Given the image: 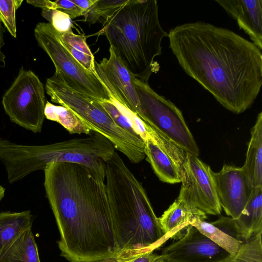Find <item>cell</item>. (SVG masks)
Returning <instances> with one entry per match:
<instances>
[{"instance_id": "836d02e7", "label": "cell", "mask_w": 262, "mask_h": 262, "mask_svg": "<svg viewBox=\"0 0 262 262\" xmlns=\"http://www.w3.org/2000/svg\"><path fill=\"white\" fill-rule=\"evenodd\" d=\"M164 262H167V261H164Z\"/></svg>"}, {"instance_id": "484cf974", "label": "cell", "mask_w": 262, "mask_h": 262, "mask_svg": "<svg viewBox=\"0 0 262 262\" xmlns=\"http://www.w3.org/2000/svg\"><path fill=\"white\" fill-rule=\"evenodd\" d=\"M99 101L118 126L128 133L140 137L130 121L119 110L110 98L107 100Z\"/></svg>"}, {"instance_id": "7c38bea8", "label": "cell", "mask_w": 262, "mask_h": 262, "mask_svg": "<svg viewBox=\"0 0 262 262\" xmlns=\"http://www.w3.org/2000/svg\"><path fill=\"white\" fill-rule=\"evenodd\" d=\"M108 58L95 62L96 72L109 95L140 115V103L136 92L135 77L110 47Z\"/></svg>"}, {"instance_id": "5bb4252c", "label": "cell", "mask_w": 262, "mask_h": 262, "mask_svg": "<svg viewBox=\"0 0 262 262\" xmlns=\"http://www.w3.org/2000/svg\"><path fill=\"white\" fill-rule=\"evenodd\" d=\"M234 19L252 42L262 49V1L216 0L215 1Z\"/></svg>"}, {"instance_id": "f546056e", "label": "cell", "mask_w": 262, "mask_h": 262, "mask_svg": "<svg viewBox=\"0 0 262 262\" xmlns=\"http://www.w3.org/2000/svg\"><path fill=\"white\" fill-rule=\"evenodd\" d=\"M26 2L36 7H39L42 10H56L54 1L48 0H27Z\"/></svg>"}, {"instance_id": "6da1fadb", "label": "cell", "mask_w": 262, "mask_h": 262, "mask_svg": "<svg viewBox=\"0 0 262 262\" xmlns=\"http://www.w3.org/2000/svg\"><path fill=\"white\" fill-rule=\"evenodd\" d=\"M184 71L223 107L239 114L255 102L262 85V54L234 32L202 21L179 25L168 36Z\"/></svg>"}, {"instance_id": "e0dca14e", "label": "cell", "mask_w": 262, "mask_h": 262, "mask_svg": "<svg viewBox=\"0 0 262 262\" xmlns=\"http://www.w3.org/2000/svg\"><path fill=\"white\" fill-rule=\"evenodd\" d=\"M33 221L30 210L0 212V256L21 233L32 228Z\"/></svg>"}, {"instance_id": "ac0fdd59", "label": "cell", "mask_w": 262, "mask_h": 262, "mask_svg": "<svg viewBox=\"0 0 262 262\" xmlns=\"http://www.w3.org/2000/svg\"><path fill=\"white\" fill-rule=\"evenodd\" d=\"M144 144L146 160L160 180L169 184L181 183L179 172L169 156L151 140Z\"/></svg>"}, {"instance_id": "2e32d148", "label": "cell", "mask_w": 262, "mask_h": 262, "mask_svg": "<svg viewBox=\"0 0 262 262\" xmlns=\"http://www.w3.org/2000/svg\"><path fill=\"white\" fill-rule=\"evenodd\" d=\"M253 188L262 186V112L251 130L246 160L243 166Z\"/></svg>"}, {"instance_id": "4dcf8cb0", "label": "cell", "mask_w": 262, "mask_h": 262, "mask_svg": "<svg viewBox=\"0 0 262 262\" xmlns=\"http://www.w3.org/2000/svg\"><path fill=\"white\" fill-rule=\"evenodd\" d=\"M77 6H78L82 12L83 16L89 10L91 6L96 2L97 0H72Z\"/></svg>"}, {"instance_id": "4316f807", "label": "cell", "mask_w": 262, "mask_h": 262, "mask_svg": "<svg viewBox=\"0 0 262 262\" xmlns=\"http://www.w3.org/2000/svg\"><path fill=\"white\" fill-rule=\"evenodd\" d=\"M42 16L59 33L72 29V19L67 14L57 10H42Z\"/></svg>"}, {"instance_id": "277c9868", "label": "cell", "mask_w": 262, "mask_h": 262, "mask_svg": "<svg viewBox=\"0 0 262 262\" xmlns=\"http://www.w3.org/2000/svg\"><path fill=\"white\" fill-rule=\"evenodd\" d=\"M96 35H104L127 69L144 82L159 66L161 42L168 33L161 26L156 0H128L103 23Z\"/></svg>"}, {"instance_id": "d6986e66", "label": "cell", "mask_w": 262, "mask_h": 262, "mask_svg": "<svg viewBox=\"0 0 262 262\" xmlns=\"http://www.w3.org/2000/svg\"><path fill=\"white\" fill-rule=\"evenodd\" d=\"M0 262H41L32 228L21 233L0 256Z\"/></svg>"}, {"instance_id": "ba28073f", "label": "cell", "mask_w": 262, "mask_h": 262, "mask_svg": "<svg viewBox=\"0 0 262 262\" xmlns=\"http://www.w3.org/2000/svg\"><path fill=\"white\" fill-rule=\"evenodd\" d=\"M46 103L42 83L33 71L23 67L2 98L3 108L10 120L34 133L42 130Z\"/></svg>"}, {"instance_id": "d6a6232c", "label": "cell", "mask_w": 262, "mask_h": 262, "mask_svg": "<svg viewBox=\"0 0 262 262\" xmlns=\"http://www.w3.org/2000/svg\"><path fill=\"white\" fill-rule=\"evenodd\" d=\"M5 189L4 187L0 185V202L5 196Z\"/></svg>"}, {"instance_id": "f1b7e54d", "label": "cell", "mask_w": 262, "mask_h": 262, "mask_svg": "<svg viewBox=\"0 0 262 262\" xmlns=\"http://www.w3.org/2000/svg\"><path fill=\"white\" fill-rule=\"evenodd\" d=\"M166 261V257L164 254L155 253L154 251H150L140 255L128 262H164Z\"/></svg>"}, {"instance_id": "1f68e13d", "label": "cell", "mask_w": 262, "mask_h": 262, "mask_svg": "<svg viewBox=\"0 0 262 262\" xmlns=\"http://www.w3.org/2000/svg\"><path fill=\"white\" fill-rule=\"evenodd\" d=\"M4 28L0 21V67H4L5 66V56L2 51V48L4 45Z\"/></svg>"}, {"instance_id": "4fadbf2b", "label": "cell", "mask_w": 262, "mask_h": 262, "mask_svg": "<svg viewBox=\"0 0 262 262\" xmlns=\"http://www.w3.org/2000/svg\"><path fill=\"white\" fill-rule=\"evenodd\" d=\"M211 223L241 242L262 231V186L253 188L246 205L237 218L222 216Z\"/></svg>"}, {"instance_id": "30bf717a", "label": "cell", "mask_w": 262, "mask_h": 262, "mask_svg": "<svg viewBox=\"0 0 262 262\" xmlns=\"http://www.w3.org/2000/svg\"><path fill=\"white\" fill-rule=\"evenodd\" d=\"M167 262H226L230 254L190 226L186 233L162 249Z\"/></svg>"}, {"instance_id": "3957f363", "label": "cell", "mask_w": 262, "mask_h": 262, "mask_svg": "<svg viewBox=\"0 0 262 262\" xmlns=\"http://www.w3.org/2000/svg\"><path fill=\"white\" fill-rule=\"evenodd\" d=\"M105 180L117 253L99 262H127L165 243L144 188L116 151L106 163Z\"/></svg>"}, {"instance_id": "83f0119b", "label": "cell", "mask_w": 262, "mask_h": 262, "mask_svg": "<svg viewBox=\"0 0 262 262\" xmlns=\"http://www.w3.org/2000/svg\"><path fill=\"white\" fill-rule=\"evenodd\" d=\"M54 2L56 10L67 14L71 19L83 16V12L80 8L72 0H56Z\"/></svg>"}, {"instance_id": "7a4b0ae2", "label": "cell", "mask_w": 262, "mask_h": 262, "mask_svg": "<svg viewBox=\"0 0 262 262\" xmlns=\"http://www.w3.org/2000/svg\"><path fill=\"white\" fill-rule=\"evenodd\" d=\"M44 187L60 234V255L98 262L117 254L104 181L81 164L56 162L43 169Z\"/></svg>"}, {"instance_id": "603a6c76", "label": "cell", "mask_w": 262, "mask_h": 262, "mask_svg": "<svg viewBox=\"0 0 262 262\" xmlns=\"http://www.w3.org/2000/svg\"><path fill=\"white\" fill-rule=\"evenodd\" d=\"M262 231L242 243L226 262H262Z\"/></svg>"}, {"instance_id": "5b68a950", "label": "cell", "mask_w": 262, "mask_h": 262, "mask_svg": "<svg viewBox=\"0 0 262 262\" xmlns=\"http://www.w3.org/2000/svg\"><path fill=\"white\" fill-rule=\"evenodd\" d=\"M45 90L52 102L70 108L92 129L110 140L115 149L121 152L134 163L145 157V144L135 136L118 126L100 104L69 87L61 76L55 72L47 79Z\"/></svg>"}, {"instance_id": "9c48e42d", "label": "cell", "mask_w": 262, "mask_h": 262, "mask_svg": "<svg viewBox=\"0 0 262 262\" xmlns=\"http://www.w3.org/2000/svg\"><path fill=\"white\" fill-rule=\"evenodd\" d=\"M210 166L197 156L187 153L179 196L206 214L220 215L222 208Z\"/></svg>"}, {"instance_id": "d4e9b609", "label": "cell", "mask_w": 262, "mask_h": 262, "mask_svg": "<svg viewBox=\"0 0 262 262\" xmlns=\"http://www.w3.org/2000/svg\"><path fill=\"white\" fill-rule=\"evenodd\" d=\"M23 0H0V21L12 37H16V11Z\"/></svg>"}, {"instance_id": "ffe728a7", "label": "cell", "mask_w": 262, "mask_h": 262, "mask_svg": "<svg viewBox=\"0 0 262 262\" xmlns=\"http://www.w3.org/2000/svg\"><path fill=\"white\" fill-rule=\"evenodd\" d=\"M45 118L58 122L71 134H91V128L70 108L56 105L47 101L44 110Z\"/></svg>"}, {"instance_id": "44dd1931", "label": "cell", "mask_w": 262, "mask_h": 262, "mask_svg": "<svg viewBox=\"0 0 262 262\" xmlns=\"http://www.w3.org/2000/svg\"><path fill=\"white\" fill-rule=\"evenodd\" d=\"M60 39L69 53L87 70L98 76L95 61L85 37L75 34L72 29L59 33Z\"/></svg>"}, {"instance_id": "9a60e30c", "label": "cell", "mask_w": 262, "mask_h": 262, "mask_svg": "<svg viewBox=\"0 0 262 262\" xmlns=\"http://www.w3.org/2000/svg\"><path fill=\"white\" fill-rule=\"evenodd\" d=\"M196 217L204 220L207 219L205 213L178 196L159 220L165 238L178 240Z\"/></svg>"}, {"instance_id": "7402d4cb", "label": "cell", "mask_w": 262, "mask_h": 262, "mask_svg": "<svg viewBox=\"0 0 262 262\" xmlns=\"http://www.w3.org/2000/svg\"><path fill=\"white\" fill-rule=\"evenodd\" d=\"M191 225L232 255L237 252L243 242L233 238L223 230L201 218H195Z\"/></svg>"}, {"instance_id": "cb8c5ba5", "label": "cell", "mask_w": 262, "mask_h": 262, "mask_svg": "<svg viewBox=\"0 0 262 262\" xmlns=\"http://www.w3.org/2000/svg\"><path fill=\"white\" fill-rule=\"evenodd\" d=\"M128 0H97L83 15L84 20L91 24L102 25L115 11Z\"/></svg>"}, {"instance_id": "52a82bcc", "label": "cell", "mask_w": 262, "mask_h": 262, "mask_svg": "<svg viewBox=\"0 0 262 262\" xmlns=\"http://www.w3.org/2000/svg\"><path fill=\"white\" fill-rule=\"evenodd\" d=\"M134 83L140 103L139 116L161 135L198 157L199 148L181 111L169 100L157 93L148 82L135 77Z\"/></svg>"}, {"instance_id": "8992f818", "label": "cell", "mask_w": 262, "mask_h": 262, "mask_svg": "<svg viewBox=\"0 0 262 262\" xmlns=\"http://www.w3.org/2000/svg\"><path fill=\"white\" fill-rule=\"evenodd\" d=\"M38 46L53 63L55 72L76 92L97 101L110 99L107 88L100 79L85 69L67 50L59 32L49 23H39L34 30Z\"/></svg>"}, {"instance_id": "8fae6325", "label": "cell", "mask_w": 262, "mask_h": 262, "mask_svg": "<svg viewBox=\"0 0 262 262\" xmlns=\"http://www.w3.org/2000/svg\"><path fill=\"white\" fill-rule=\"evenodd\" d=\"M217 196L226 214L237 218L246 205L253 187L244 167L224 164L212 172Z\"/></svg>"}]
</instances>
